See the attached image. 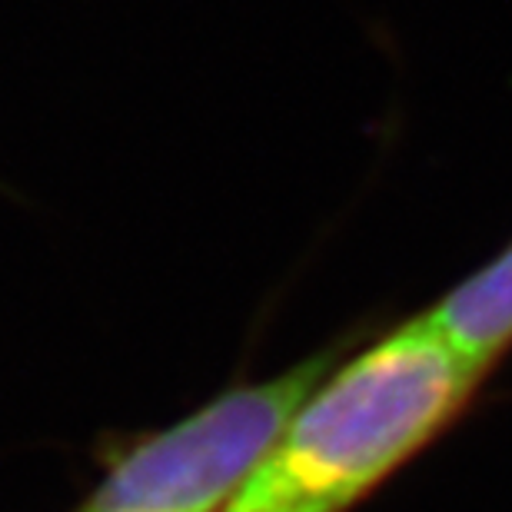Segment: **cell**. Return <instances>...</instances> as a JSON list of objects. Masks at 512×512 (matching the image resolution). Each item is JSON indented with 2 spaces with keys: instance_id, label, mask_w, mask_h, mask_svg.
Instances as JSON below:
<instances>
[{
  "instance_id": "obj_2",
  "label": "cell",
  "mask_w": 512,
  "mask_h": 512,
  "mask_svg": "<svg viewBox=\"0 0 512 512\" xmlns=\"http://www.w3.org/2000/svg\"><path fill=\"white\" fill-rule=\"evenodd\" d=\"M336 360V346L320 350L140 439L107 469L80 512H227Z\"/></svg>"
},
{
  "instance_id": "obj_3",
  "label": "cell",
  "mask_w": 512,
  "mask_h": 512,
  "mask_svg": "<svg viewBox=\"0 0 512 512\" xmlns=\"http://www.w3.org/2000/svg\"><path fill=\"white\" fill-rule=\"evenodd\" d=\"M426 316L469 363L486 373L512 346V243L456 283Z\"/></svg>"
},
{
  "instance_id": "obj_1",
  "label": "cell",
  "mask_w": 512,
  "mask_h": 512,
  "mask_svg": "<svg viewBox=\"0 0 512 512\" xmlns=\"http://www.w3.org/2000/svg\"><path fill=\"white\" fill-rule=\"evenodd\" d=\"M473 366L413 316L336 363L227 512H343L419 453L473 396Z\"/></svg>"
}]
</instances>
